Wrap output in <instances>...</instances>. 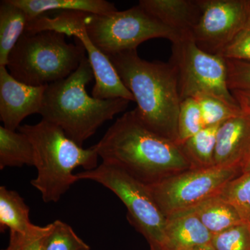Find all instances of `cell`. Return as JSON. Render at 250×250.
<instances>
[{"label": "cell", "instance_id": "obj_15", "mask_svg": "<svg viewBox=\"0 0 250 250\" xmlns=\"http://www.w3.org/2000/svg\"><path fill=\"white\" fill-rule=\"evenodd\" d=\"M164 250H188L211 242L213 235L195 215L184 211L166 218Z\"/></svg>", "mask_w": 250, "mask_h": 250}, {"label": "cell", "instance_id": "obj_7", "mask_svg": "<svg viewBox=\"0 0 250 250\" xmlns=\"http://www.w3.org/2000/svg\"><path fill=\"white\" fill-rule=\"evenodd\" d=\"M172 52L170 62L177 72L182 100L210 96L239 107L228 88L225 59L202 50L192 36L179 38L172 42Z\"/></svg>", "mask_w": 250, "mask_h": 250}, {"label": "cell", "instance_id": "obj_5", "mask_svg": "<svg viewBox=\"0 0 250 250\" xmlns=\"http://www.w3.org/2000/svg\"><path fill=\"white\" fill-rule=\"evenodd\" d=\"M83 45L69 43L54 31L24 32L8 58L11 76L31 86H47L66 79L86 57Z\"/></svg>", "mask_w": 250, "mask_h": 250}, {"label": "cell", "instance_id": "obj_18", "mask_svg": "<svg viewBox=\"0 0 250 250\" xmlns=\"http://www.w3.org/2000/svg\"><path fill=\"white\" fill-rule=\"evenodd\" d=\"M184 211L197 216L213 235L223 232L243 222L232 206L225 201L219 194Z\"/></svg>", "mask_w": 250, "mask_h": 250}, {"label": "cell", "instance_id": "obj_32", "mask_svg": "<svg viewBox=\"0 0 250 250\" xmlns=\"http://www.w3.org/2000/svg\"><path fill=\"white\" fill-rule=\"evenodd\" d=\"M3 250H22L21 237L18 233L10 231L9 246Z\"/></svg>", "mask_w": 250, "mask_h": 250}, {"label": "cell", "instance_id": "obj_20", "mask_svg": "<svg viewBox=\"0 0 250 250\" xmlns=\"http://www.w3.org/2000/svg\"><path fill=\"white\" fill-rule=\"evenodd\" d=\"M35 154L25 134L0 126V170L6 167L34 166Z\"/></svg>", "mask_w": 250, "mask_h": 250}, {"label": "cell", "instance_id": "obj_9", "mask_svg": "<svg viewBox=\"0 0 250 250\" xmlns=\"http://www.w3.org/2000/svg\"><path fill=\"white\" fill-rule=\"evenodd\" d=\"M241 173L238 166L191 168L147 187L167 218L218 195L228 182Z\"/></svg>", "mask_w": 250, "mask_h": 250}, {"label": "cell", "instance_id": "obj_17", "mask_svg": "<svg viewBox=\"0 0 250 250\" xmlns=\"http://www.w3.org/2000/svg\"><path fill=\"white\" fill-rule=\"evenodd\" d=\"M27 14L29 21L54 10L77 11L106 15L118 11L113 3L105 0H11Z\"/></svg>", "mask_w": 250, "mask_h": 250}, {"label": "cell", "instance_id": "obj_19", "mask_svg": "<svg viewBox=\"0 0 250 250\" xmlns=\"http://www.w3.org/2000/svg\"><path fill=\"white\" fill-rule=\"evenodd\" d=\"M29 18L11 0L0 3V66L7 65L8 58L27 28Z\"/></svg>", "mask_w": 250, "mask_h": 250}, {"label": "cell", "instance_id": "obj_16", "mask_svg": "<svg viewBox=\"0 0 250 250\" xmlns=\"http://www.w3.org/2000/svg\"><path fill=\"white\" fill-rule=\"evenodd\" d=\"M53 228L52 223L41 227L31 223L29 208L17 192L0 187V229H6L22 236H45Z\"/></svg>", "mask_w": 250, "mask_h": 250}, {"label": "cell", "instance_id": "obj_22", "mask_svg": "<svg viewBox=\"0 0 250 250\" xmlns=\"http://www.w3.org/2000/svg\"><path fill=\"white\" fill-rule=\"evenodd\" d=\"M220 125L203 128L181 145L192 168H206L214 166L217 133Z\"/></svg>", "mask_w": 250, "mask_h": 250}, {"label": "cell", "instance_id": "obj_3", "mask_svg": "<svg viewBox=\"0 0 250 250\" xmlns=\"http://www.w3.org/2000/svg\"><path fill=\"white\" fill-rule=\"evenodd\" d=\"M94 79L89 59L66 79L47 85L40 113L42 119L53 123L80 146L118 113L125 111L129 101L124 99L102 100L90 96L86 86Z\"/></svg>", "mask_w": 250, "mask_h": 250}, {"label": "cell", "instance_id": "obj_28", "mask_svg": "<svg viewBox=\"0 0 250 250\" xmlns=\"http://www.w3.org/2000/svg\"><path fill=\"white\" fill-rule=\"evenodd\" d=\"M219 56L228 60L250 62V21Z\"/></svg>", "mask_w": 250, "mask_h": 250}, {"label": "cell", "instance_id": "obj_14", "mask_svg": "<svg viewBox=\"0 0 250 250\" xmlns=\"http://www.w3.org/2000/svg\"><path fill=\"white\" fill-rule=\"evenodd\" d=\"M250 143V116L243 114L224 122L217 133L214 166H240Z\"/></svg>", "mask_w": 250, "mask_h": 250}, {"label": "cell", "instance_id": "obj_30", "mask_svg": "<svg viewBox=\"0 0 250 250\" xmlns=\"http://www.w3.org/2000/svg\"><path fill=\"white\" fill-rule=\"evenodd\" d=\"M45 236L25 237L20 235L22 250H45L43 245Z\"/></svg>", "mask_w": 250, "mask_h": 250}, {"label": "cell", "instance_id": "obj_34", "mask_svg": "<svg viewBox=\"0 0 250 250\" xmlns=\"http://www.w3.org/2000/svg\"><path fill=\"white\" fill-rule=\"evenodd\" d=\"M188 250H216L215 249L214 247L211 244V243H207V244L201 245V246H198L194 247L191 249Z\"/></svg>", "mask_w": 250, "mask_h": 250}, {"label": "cell", "instance_id": "obj_33", "mask_svg": "<svg viewBox=\"0 0 250 250\" xmlns=\"http://www.w3.org/2000/svg\"><path fill=\"white\" fill-rule=\"evenodd\" d=\"M240 167H241L242 173L250 171V143L248 149H247L246 154L240 164Z\"/></svg>", "mask_w": 250, "mask_h": 250}, {"label": "cell", "instance_id": "obj_21", "mask_svg": "<svg viewBox=\"0 0 250 250\" xmlns=\"http://www.w3.org/2000/svg\"><path fill=\"white\" fill-rule=\"evenodd\" d=\"M91 15L77 11H62L52 18L42 15L29 21L25 32L54 31L71 37L77 31L85 29Z\"/></svg>", "mask_w": 250, "mask_h": 250}, {"label": "cell", "instance_id": "obj_2", "mask_svg": "<svg viewBox=\"0 0 250 250\" xmlns=\"http://www.w3.org/2000/svg\"><path fill=\"white\" fill-rule=\"evenodd\" d=\"M125 86L134 96V108L147 129L177 144L182 103L178 78L170 62H149L137 49L108 56Z\"/></svg>", "mask_w": 250, "mask_h": 250}, {"label": "cell", "instance_id": "obj_10", "mask_svg": "<svg viewBox=\"0 0 250 250\" xmlns=\"http://www.w3.org/2000/svg\"><path fill=\"white\" fill-rule=\"evenodd\" d=\"M198 22L192 32L196 45L220 55L250 21V0H200Z\"/></svg>", "mask_w": 250, "mask_h": 250}, {"label": "cell", "instance_id": "obj_31", "mask_svg": "<svg viewBox=\"0 0 250 250\" xmlns=\"http://www.w3.org/2000/svg\"><path fill=\"white\" fill-rule=\"evenodd\" d=\"M231 92L242 113L250 116V92L241 90H233Z\"/></svg>", "mask_w": 250, "mask_h": 250}, {"label": "cell", "instance_id": "obj_8", "mask_svg": "<svg viewBox=\"0 0 250 250\" xmlns=\"http://www.w3.org/2000/svg\"><path fill=\"white\" fill-rule=\"evenodd\" d=\"M85 30L94 45L108 56L137 49L149 39L163 38L172 42L179 39L173 31L139 5L111 14H92Z\"/></svg>", "mask_w": 250, "mask_h": 250}, {"label": "cell", "instance_id": "obj_24", "mask_svg": "<svg viewBox=\"0 0 250 250\" xmlns=\"http://www.w3.org/2000/svg\"><path fill=\"white\" fill-rule=\"evenodd\" d=\"M53 228L50 232L44 237L43 245L45 250H85L90 247L80 238L73 229L62 220L52 223Z\"/></svg>", "mask_w": 250, "mask_h": 250}, {"label": "cell", "instance_id": "obj_25", "mask_svg": "<svg viewBox=\"0 0 250 250\" xmlns=\"http://www.w3.org/2000/svg\"><path fill=\"white\" fill-rule=\"evenodd\" d=\"M195 99L200 106L204 127L222 124L243 114L239 107H233L213 97L200 96Z\"/></svg>", "mask_w": 250, "mask_h": 250}, {"label": "cell", "instance_id": "obj_12", "mask_svg": "<svg viewBox=\"0 0 250 250\" xmlns=\"http://www.w3.org/2000/svg\"><path fill=\"white\" fill-rule=\"evenodd\" d=\"M75 37L84 47L93 71L95 83L92 96L102 100L124 99L135 102L132 93L125 86L111 59L94 45L85 29L77 31Z\"/></svg>", "mask_w": 250, "mask_h": 250}, {"label": "cell", "instance_id": "obj_6", "mask_svg": "<svg viewBox=\"0 0 250 250\" xmlns=\"http://www.w3.org/2000/svg\"><path fill=\"white\" fill-rule=\"evenodd\" d=\"M80 180H91L109 189L127 208L131 225L149 245L161 247L165 238L166 219L147 186L116 166L103 162L96 168L76 174Z\"/></svg>", "mask_w": 250, "mask_h": 250}, {"label": "cell", "instance_id": "obj_1", "mask_svg": "<svg viewBox=\"0 0 250 250\" xmlns=\"http://www.w3.org/2000/svg\"><path fill=\"white\" fill-rule=\"evenodd\" d=\"M95 146L103 162L147 186L192 168L180 146L147 129L134 109L118 118Z\"/></svg>", "mask_w": 250, "mask_h": 250}, {"label": "cell", "instance_id": "obj_4", "mask_svg": "<svg viewBox=\"0 0 250 250\" xmlns=\"http://www.w3.org/2000/svg\"><path fill=\"white\" fill-rule=\"evenodd\" d=\"M25 134L34 149L37 176L31 184L45 203H56L79 182L73 171L78 167L91 170L98 167L100 156L95 146L83 148L68 137L57 125L42 120L18 129Z\"/></svg>", "mask_w": 250, "mask_h": 250}, {"label": "cell", "instance_id": "obj_23", "mask_svg": "<svg viewBox=\"0 0 250 250\" xmlns=\"http://www.w3.org/2000/svg\"><path fill=\"white\" fill-rule=\"evenodd\" d=\"M219 195L232 206L243 222L250 223V171L228 182Z\"/></svg>", "mask_w": 250, "mask_h": 250}, {"label": "cell", "instance_id": "obj_36", "mask_svg": "<svg viewBox=\"0 0 250 250\" xmlns=\"http://www.w3.org/2000/svg\"><path fill=\"white\" fill-rule=\"evenodd\" d=\"M90 250V249H88V250Z\"/></svg>", "mask_w": 250, "mask_h": 250}, {"label": "cell", "instance_id": "obj_26", "mask_svg": "<svg viewBox=\"0 0 250 250\" xmlns=\"http://www.w3.org/2000/svg\"><path fill=\"white\" fill-rule=\"evenodd\" d=\"M203 128L201 111L197 100L194 98L182 100L178 116L177 146L183 144Z\"/></svg>", "mask_w": 250, "mask_h": 250}, {"label": "cell", "instance_id": "obj_27", "mask_svg": "<svg viewBox=\"0 0 250 250\" xmlns=\"http://www.w3.org/2000/svg\"><path fill=\"white\" fill-rule=\"evenodd\" d=\"M210 243L216 250H250V223L243 222L214 234Z\"/></svg>", "mask_w": 250, "mask_h": 250}, {"label": "cell", "instance_id": "obj_13", "mask_svg": "<svg viewBox=\"0 0 250 250\" xmlns=\"http://www.w3.org/2000/svg\"><path fill=\"white\" fill-rule=\"evenodd\" d=\"M139 6L179 39L192 36L201 13L200 0H141Z\"/></svg>", "mask_w": 250, "mask_h": 250}, {"label": "cell", "instance_id": "obj_29", "mask_svg": "<svg viewBox=\"0 0 250 250\" xmlns=\"http://www.w3.org/2000/svg\"><path fill=\"white\" fill-rule=\"evenodd\" d=\"M226 61L229 89L250 92V62Z\"/></svg>", "mask_w": 250, "mask_h": 250}, {"label": "cell", "instance_id": "obj_35", "mask_svg": "<svg viewBox=\"0 0 250 250\" xmlns=\"http://www.w3.org/2000/svg\"><path fill=\"white\" fill-rule=\"evenodd\" d=\"M150 250H164L161 247L156 246V245H149Z\"/></svg>", "mask_w": 250, "mask_h": 250}, {"label": "cell", "instance_id": "obj_11", "mask_svg": "<svg viewBox=\"0 0 250 250\" xmlns=\"http://www.w3.org/2000/svg\"><path fill=\"white\" fill-rule=\"evenodd\" d=\"M47 86H31L11 76L0 66V120L6 129L16 131L24 118L40 113Z\"/></svg>", "mask_w": 250, "mask_h": 250}]
</instances>
